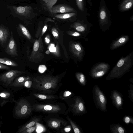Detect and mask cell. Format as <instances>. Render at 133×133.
<instances>
[{
  "label": "cell",
  "mask_w": 133,
  "mask_h": 133,
  "mask_svg": "<svg viewBox=\"0 0 133 133\" xmlns=\"http://www.w3.org/2000/svg\"><path fill=\"white\" fill-rule=\"evenodd\" d=\"M133 64V51L125 57H122L106 78L107 80L119 78L129 72Z\"/></svg>",
  "instance_id": "1"
},
{
  "label": "cell",
  "mask_w": 133,
  "mask_h": 133,
  "mask_svg": "<svg viewBox=\"0 0 133 133\" xmlns=\"http://www.w3.org/2000/svg\"><path fill=\"white\" fill-rule=\"evenodd\" d=\"M15 103L13 111V116L14 118H24L31 114L32 107L26 99L20 98L16 101Z\"/></svg>",
  "instance_id": "2"
},
{
  "label": "cell",
  "mask_w": 133,
  "mask_h": 133,
  "mask_svg": "<svg viewBox=\"0 0 133 133\" xmlns=\"http://www.w3.org/2000/svg\"><path fill=\"white\" fill-rule=\"evenodd\" d=\"M93 100L96 106L101 111H107V100L106 97L99 87L95 85L92 90Z\"/></svg>",
  "instance_id": "3"
},
{
  "label": "cell",
  "mask_w": 133,
  "mask_h": 133,
  "mask_svg": "<svg viewBox=\"0 0 133 133\" xmlns=\"http://www.w3.org/2000/svg\"><path fill=\"white\" fill-rule=\"evenodd\" d=\"M36 87L41 90L45 91L52 89L55 88L57 85L58 79L51 77H41L37 80Z\"/></svg>",
  "instance_id": "4"
},
{
  "label": "cell",
  "mask_w": 133,
  "mask_h": 133,
  "mask_svg": "<svg viewBox=\"0 0 133 133\" xmlns=\"http://www.w3.org/2000/svg\"><path fill=\"white\" fill-rule=\"evenodd\" d=\"M24 73L23 71L13 69L0 75V85L4 88H8L16 77Z\"/></svg>",
  "instance_id": "5"
},
{
  "label": "cell",
  "mask_w": 133,
  "mask_h": 133,
  "mask_svg": "<svg viewBox=\"0 0 133 133\" xmlns=\"http://www.w3.org/2000/svg\"><path fill=\"white\" fill-rule=\"evenodd\" d=\"M110 67L109 64L103 62L98 63L92 67L90 71V75L93 78H99L106 74Z\"/></svg>",
  "instance_id": "6"
},
{
  "label": "cell",
  "mask_w": 133,
  "mask_h": 133,
  "mask_svg": "<svg viewBox=\"0 0 133 133\" xmlns=\"http://www.w3.org/2000/svg\"><path fill=\"white\" fill-rule=\"evenodd\" d=\"M16 101L13 92L10 88H4L0 91V106L1 107H3L7 103H15Z\"/></svg>",
  "instance_id": "7"
},
{
  "label": "cell",
  "mask_w": 133,
  "mask_h": 133,
  "mask_svg": "<svg viewBox=\"0 0 133 133\" xmlns=\"http://www.w3.org/2000/svg\"><path fill=\"white\" fill-rule=\"evenodd\" d=\"M71 49L73 56L76 59L79 61H82L85 55V51L81 44L78 42H72Z\"/></svg>",
  "instance_id": "8"
},
{
  "label": "cell",
  "mask_w": 133,
  "mask_h": 133,
  "mask_svg": "<svg viewBox=\"0 0 133 133\" xmlns=\"http://www.w3.org/2000/svg\"><path fill=\"white\" fill-rule=\"evenodd\" d=\"M5 51L6 54L12 57L18 56L17 46L12 31L9 42Z\"/></svg>",
  "instance_id": "9"
},
{
  "label": "cell",
  "mask_w": 133,
  "mask_h": 133,
  "mask_svg": "<svg viewBox=\"0 0 133 133\" xmlns=\"http://www.w3.org/2000/svg\"><path fill=\"white\" fill-rule=\"evenodd\" d=\"M129 39V37L128 35H122L118 38L113 40L110 46L111 50L116 49L125 44Z\"/></svg>",
  "instance_id": "10"
},
{
  "label": "cell",
  "mask_w": 133,
  "mask_h": 133,
  "mask_svg": "<svg viewBox=\"0 0 133 133\" xmlns=\"http://www.w3.org/2000/svg\"><path fill=\"white\" fill-rule=\"evenodd\" d=\"M111 97L114 106L118 109L122 108L123 100L122 95L119 92L115 90L112 91Z\"/></svg>",
  "instance_id": "11"
},
{
  "label": "cell",
  "mask_w": 133,
  "mask_h": 133,
  "mask_svg": "<svg viewBox=\"0 0 133 133\" xmlns=\"http://www.w3.org/2000/svg\"><path fill=\"white\" fill-rule=\"evenodd\" d=\"M29 79L27 77L21 76L16 77L9 85L8 88L13 90H17L21 88L25 87V82Z\"/></svg>",
  "instance_id": "12"
},
{
  "label": "cell",
  "mask_w": 133,
  "mask_h": 133,
  "mask_svg": "<svg viewBox=\"0 0 133 133\" xmlns=\"http://www.w3.org/2000/svg\"><path fill=\"white\" fill-rule=\"evenodd\" d=\"M35 107V109L36 110L48 112H57L61 110L58 105L39 104Z\"/></svg>",
  "instance_id": "13"
},
{
  "label": "cell",
  "mask_w": 133,
  "mask_h": 133,
  "mask_svg": "<svg viewBox=\"0 0 133 133\" xmlns=\"http://www.w3.org/2000/svg\"><path fill=\"white\" fill-rule=\"evenodd\" d=\"M73 108L75 113L79 115L83 114L87 112L84 102L82 99L80 97L76 98Z\"/></svg>",
  "instance_id": "14"
},
{
  "label": "cell",
  "mask_w": 133,
  "mask_h": 133,
  "mask_svg": "<svg viewBox=\"0 0 133 133\" xmlns=\"http://www.w3.org/2000/svg\"><path fill=\"white\" fill-rule=\"evenodd\" d=\"M52 13H67L74 12V9L68 5H58L53 6L52 8Z\"/></svg>",
  "instance_id": "15"
},
{
  "label": "cell",
  "mask_w": 133,
  "mask_h": 133,
  "mask_svg": "<svg viewBox=\"0 0 133 133\" xmlns=\"http://www.w3.org/2000/svg\"><path fill=\"white\" fill-rule=\"evenodd\" d=\"M73 27L77 31L83 35L84 39L89 32V27L86 24L76 22L74 23Z\"/></svg>",
  "instance_id": "16"
},
{
  "label": "cell",
  "mask_w": 133,
  "mask_h": 133,
  "mask_svg": "<svg viewBox=\"0 0 133 133\" xmlns=\"http://www.w3.org/2000/svg\"><path fill=\"white\" fill-rule=\"evenodd\" d=\"M15 12L17 14L22 16H25L29 14L32 8L30 6H13Z\"/></svg>",
  "instance_id": "17"
},
{
  "label": "cell",
  "mask_w": 133,
  "mask_h": 133,
  "mask_svg": "<svg viewBox=\"0 0 133 133\" xmlns=\"http://www.w3.org/2000/svg\"><path fill=\"white\" fill-rule=\"evenodd\" d=\"M9 35V30L3 25L0 26V43L2 45L6 41Z\"/></svg>",
  "instance_id": "18"
},
{
  "label": "cell",
  "mask_w": 133,
  "mask_h": 133,
  "mask_svg": "<svg viewBox=\"0 0 133 133\" xmlns=\"http://www.w3.org/2000/svg\"><path fill=\"white\" fill-rule=\"evenodd\" d=\"M99 17L100 24L102 26V29L103 26L108 23L107 21V12L104 7H102L100 10Z\"/></svg>",
  "instance_id": "19"
},
{
  "label": "cell",
  "mask_w": 133,
  "mask_h": 133,
  "mask_svg": "<svg viewBox=\"0 0 133 133\" xmlns=\"http://www.w3.org/2000/svg\"><path fill=\"white\" fill-rule=\"evenodd\" d=\"M133 0H124L120 6V9L126 11L131 8L133 5Z\"/></svg>",
  "instance_id": "20"
},
{
  "label": "cell",
  "mask_w": 133,
  "mask_h": 133,
  "mask_svg": "<svg viewBox=\"0 0 133 133\" xmlns=\"http://www.w3.org/2000/svg\"><path fill=\"white\" fill-rule=\"evenodd\" d=\"M110 128L112 133H124L125 132V129L119 124H114L111 125Z\"/></svg>",
  "instance_id": "21"
},
{
  "label": "cell",
  "mask_w": 133,
  "mask_h": 133,
  "mask_svg": "<svg viewBox=\"0 0 133 133\" xmlns=\"http://www.w3.org/2000/svg\"><path fill=\"white\" fill-rule=\"evenodd\" d=\"M0 63L8 65L14 66H18V64L15 61L6 58H0Z\"/></svg>",
  "instance_id": "22"
},
{
  "label": "cell",
  "mask_w": 133,
  "mask_h": 133,
  "mask_svg": "<svg viewBox=\"0 0 133 133\" xmlns=\"http://www.w3.org/2000/svg\"><path fill=\"white\" fill-rule=\"evenodd\" d=\"M35 121H31L30 122L19 127L16 132L17 133H21L28 128L33 126L35 124Z\"/></svg>",
  "instance_id": "23"
},
{
  "label": "cell",
  "mask_w": 133,
  "mask_h": 133,
  "mask_svg": "<svg viewBox=\"0 0 133 133\" xmlns=\"http://www.w3.org/2000/svg\"><path fill=\"white\" fill-rule=\"evenodd\" d=\"M45 3V5L48 9L52 14V7L56 3L58 0H42Z\"/></svg>",
  "instance_id": "24"
},
{
  "label": "cell",
  "mask_w": 133,
  "mask_h": 133,
  "mask_svg": "<svg viewBox=\"0 0 133 133\" xmlns=\"http://www.w3.org/2000/svg\"><path fill=\"white\" fill-rule=\"evenodd\" d=\"M76 77L79 82L82 85H85L86 81L85 76L82 72H78L76 74Z\"/></svg>",
  "instance_id": "25"
},
{
  "label": "cell",
  "mask_w": 133,
  "mask_h": 133,
  "mask_svg": "<svg viewBox=\"0 0 133 133\" xmlns=\"http://www.w3.org/2000/svg\"><path fill=\"white\" fill-rule=\"evenodd\" d=\"M76 15L74 12L66 13L65 14H57L55 16V17L57 18L63 19L70 18Z\"/></svg>",
  "instance_id": "26"
},
{
  "label": "cell",
  "mask_w": 133,
  "mask_h": 133,
  "mask_svg": "<svg viewBox=\"0 0 133 133\" xmlns=\"http://www.w3.org/2000/svg\"><path fill=\"white\" fill-rule=\"evenodd\" d=\"M19 27L23 35L28 39H30L31 36L27 29L21 24H19Z\"/></svg>",
  "instance_id": "27"
},
{
  "label": "cell",
  "mask_w": 133,
  "mask_h": 133,
  "mask_svg": "<svg viewBox=\"0 0 133 133\" xmlns=\"http://www.w3.org/2000/svg\"><path fill=\"white\" fill-rule=\"evenodd\" d=\"M77 5L79 9L81 11H83L84 9L83 0H76Z\"/></svg>",
  "instance_id": "28"
},
{
  "label": "cell",
  "mask_w": 133,
  "mask_h": 133,
  "mask_svg": "<svg viewBox=\"0 0 133 133\" xmlns=\"http://www.w3.org/2000/svg\"><path fill=\"white\" fill-rule=\"evenodd\" d=\"M50 125L51 127L54 128H56L59 127L60 125V123L57 121L53 120L50 122Z\"/></svg>",
  "instance_id": "29"
},
{
  "label": "cell",
  "mask_w": 133,
  "mask_h": 133,
  "mask_svg": "<svg viewBox=\"0 0 133 133\" xmlns=\"http://www.w3.org/2000/svg\"><path fill=\"white\" fill-rule=\"evenodd\" d=\"M69 121L75 133H80L81 132L79 129L71 120H69Z\"/></svg>",
  "instance_id": "30"
},
{
  "label": "cell",
  "mask_w": 133,
  "mask_h": 133,
  "mask_svg": "<svg viewBox=\"0 0 133 133\" xmlns=\"http://www.w3.org/2000/svg\"><path fill=\"white\" fill-rule=\"evenodd\" d=\"M47 69V68L46 66L43 65H40L38 68L39 71L41 73H43Z\"/></svg>",
  "instance_id": "31"
},
{
  "label": "cell",
  "mask_w": 133,
  "mask_h": 133,
  "mask_svg": "<svg viewBox=\"0 0 133 133\" xmlns=\"http://www.w3.org/2000/svg\"><path fill=\"white\" fill-rule=\"evenodd\" d=\"M35 129L34 127H32L29 128L22 132L21 133H31L33 132Z\"/></svg>",
  "instance_id": "32"
},
{
  "label": "cell",
  "mask_w": 133,
  "mask_h": 133,
  "mask_svg": "<svg viewBox=\"0 0 133 133\" xmlns=\"http://www.w3.org/2000/svg\"><path fill=\"white\" fill-rule=\"evenodd\" d=\"M39 47V43L38 41H36L35 43L33 46V50L35 51H37Z\"/></svg>",
  "instance_id": "33"
},
{
  "label": "cell",
  "mask_w": 133,
  "mask_h": 133,
  "mask_svg": "<svg viewBox=\"0 0 133 133\" xmlns=\"http://www.w3.org/2000/svg\"><path fill=\"white\" fill-rule=\"evenodd\" d=\"M131 85H130V89L128 90L129 94V98L132 101H133V85L131 87Z\"/></svg>",
  "instance_id": "34"
},
{
  "label": "cell",
  "mask_w": 133,
  "mask_h": 133,
  "mask_svg": "<svg viewBox=\"0 0 133 133\" xmlns=\"http://www.w3.org/2000/svg\"><path fill=\"white\" fill-rule=\"evenodd\" d=\"M36 96L39 98L42 99H45L48 98H51V96H48L43 95L37 94L36 95Z\"/></svg>",
  "instance_id": "35"
},
{
  "label": "cell",
  "mask_w": 133,
  "mask_h": 133,
  "mask_svg": "<svg viewBox=\"0 0 133 133\" xmlns=\"http://www.w3.org/2000/svg\"><path fill=\"white\" fill-rule=\"evenodd\" d=\"M10 68L9 67L0 63V69L9 70Z\"/></svg>",
  "instance_id": "36"
},
{
  "label": "cell",
  "mask_w": 133,
  "mask_h": 133,
  "mask_svg": "<svg viewBox=\"0 0 133 133\" xmlns=\"http://www.w3.org/2000/svg\"><path fill=\"white\" fill-rule=\"evenodd\" d=\"M56 48L54 44H51L49 48V51L51 52H55L56 51Z\"/></svg>",
  "instance_id": "37"
},
{
  "label": "cell",
  "mask_w": 133,
  "mask_h": 133,
  "mask_svg": "<svg viewBox=\"0 0 133 133\" xmlns=\"http://www.w3.org/2000/svg\"><path fill=\"white\" fill-rule=\"evenodd\" d=\"M31 81L27 80L25 83V87L27 88H30L31 85Z\"/></svg>",
  "instance_id": "38"
},
{
  "label": "cell",
  "mask_w": 133,
  "mask_h": 133,
  "mask_svg": "<svg viewBox=\"0 0 133 133\" xmlns=\"http://www.w3.org/2000/svg\"><path fill=\"white\" fill-rule=\"evenodd\" d=\"M124 121L126 123H129L130 122H131V119L129 116H126L124 119Z\"/></svg>",
  "instance_id": "39"
},
{
  "label": "cell",
  "mask_w": 133,
  "mask_h": 133,
  "mask_svg": "<svg viewBox=\"0 0 133 133\" xmlns=\"http://www.w3.org/2000/svg\"><path fill=\"white\" fill-rule=\"evenodd\" d=\"M71 92L68 91H66L63 93V96L64 97H67L69 96L71 94Z\"/></svg>",
  "instance_id": "40"
},
{
  "label": "cell",
  "mask_w": 133,
  "mask_h": 133,
  "mask_svg": "<svg viewBox=\"0 0 133 133\" xmlns=\"http://www.w3.org/2000/svg\"><path fill=\"white\" fill-rule=\"evenodd\" d=\"M52 32V34L55 37H57L58 36V34L57 32V31L55 29H53Z\"/></svg>",
  "instance_id": "41"
},
{
  "label": "cell",
  "mask_w": 133,
  "mask_h": 133,
  "mask_svg": "<svg viewBox=\"0 0 133 133\" xmlns=\"http://www.w3.org/2000/svg\"><path fill=\"white\" fill-rule=\"evenodd\" d=\"M71 130V128L70 127H66L64 129V130L65 132H69Z\"/></svg>",
  "instance_id": "42"
},
{
  "label": "cell",
  "mask_w": 133,
  "mask_h": 133,
  "mask_svg": "<svg viewBox=\"0 0 133 133\" xmlns=\"http://www.w3.org/2000/svg\"><path fill=\"white\" fill-rule=\"evenodd\" d=\"M47 25H45L44 26V27L43 30H42V33H44L45 31H46V30H47Z\"/></svg>",
  "instance_id": "43"
},
{
  "label": "cell",
  "mask_w": 133,
  "mask_h": 133,
  "mask_svg": "<svg viewBox=\"0 0 133 133\" xmlns=\"http://www.w3.org/2000/svg\"><path fill=\"white\" fill-rule=\"evenodd\" d=\"M45 42L47 43H49L50 41V39L47 37L45 38Z\"/></svg>",
  "instance_id": "44"
},
{
  "label": "cell",
  "mask_w": 133,
  "mask_h": 133,
  "mask_svg": "<svg viewBox=\"0 0 133 133\" xmlns=\"http://www.w3.org/2000/svg\"><path fill=\"white\" fill-rule=\"evenodd\" d=\"M45 53L46 54H49L50 53V51H49V50H47L45 52Z\"/></svg>",
  "instance_id": "45"
},
{
  "label": "cell",
  "mask_w": 133,
  "mask_h": 133,
  "mask_svg": "<svg viewBox=\"0 0 133 133\" xmlns=\"http://www.w3.org/2000/svg\"><path fill=\"white\" fill-rule=\"evenodd\" d=\"M2 123V121L1 120V118L0 117V127L1 126V125Z\"/></svg>",
  "instance_id": "46"
},
{
  "label": "cell",
  "mask_w": 133,
  "mask_h": 133,
  "mask_svg": "<svg viewBox=\"0 0 133 133\" xmlns=\"http://www.w3.org/2000/svg\"><path fill=\"white\" fill-rule=\"evenodd\" d=\"M3 88V87L0 85V91L2 90Z\"/></svg>",
  "instance_id": "47"
}]
</instances>
